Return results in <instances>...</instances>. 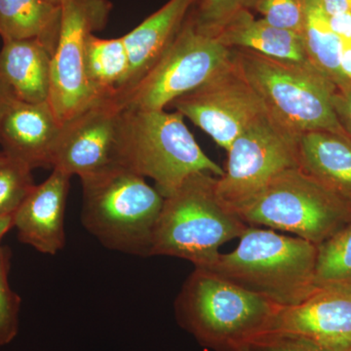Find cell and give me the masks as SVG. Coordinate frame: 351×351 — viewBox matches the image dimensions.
I'll return each mask as SVG.
<instances>
[{"mask_svg": "<svg viewBox=\"0 0 351 351\" xmlns=\"http://www.w3.org/2000/svg\"><path fill=\"white\" fill-rule=\"evenodd\" d=\"M217 180L209 173H195L164 197L151 257L182 258L195 267L208 269L223 244L243 234L249 226L219 195Z\"/></svg>", "mask_w": 351, "mask_h": 351, "instance_id": "obj_1", "label": "cell"}, {"mask_svg": "<svg viewBox=\"0 0 351 351\" xmlns=\"http://www.w3.org/2000/svg\"><path fill=\"white\" fill-rule=\"evenodd\" d=\"M239 239L234 250L219 254L207 269L282 307L300 304L318 288L317 245L253 226Z\"/></svg>", "mask_w": 351, "mask_h": 351, "instance_id": "obj_2", "label": "cell"}, {"mask_svg": "<svg viewBox=\"0 0 351 351\" xmlns=\"http://www.w3.org/2000/svg\"><path fill=\"white\" fill-rule=\"evenodd\" d=\"M279 306L212 270L195 267L175 302L176 316L201 345L237 351L269 330Z\"/></svg>", "mask_w": 351, "mask_h": 351, "instance_id": "obj_3", "label": "cell"}, {"mask_svg": "<svg viewBox=\"0 0 351 351\" xmlns=\"http://www.w3.org/2000/svg\"><path fill=\"white\" fill-rule=\"evenodd\" d=\"M233 64L260 97L267 113L289 131H330L346 136L335 112L337 86L309 62L284 61L232 49Z\"/></svg>", "mask_w": 351, "mask_h": 351, "instance_id": "obj_4", "label": "cell"}, {"mask_svg": "<svg viewBox=\"0 0 351 351\" xmlns=\"http://www.w3.org/2000/svg\"><path fill=\"white\" fill-rule=\"evenodd\" d=\"M80 181L85 230L110 250L151 257L154 228L164 201L158 191L124 166Z\"/></svg>", "mask_w": 351, "mask_h": 351, "instance_id": "obj_5", "label": "cell"}, {"mask_svg": "<svg viewBox=\"0 0 351 351\" xmlns=\"http://www.w3.org/2000/svg\"><path fill=\"white\" fill-rule=\"evenodd\" d=\"M120 154L122 165L152 179L163 197L195 173L223 175V168L201 149L177 110L123 108Z\"/></svg>", "mask_w": 351, "mask_h": 351, "instance_id": "obj_6", "label": "cell"}, {"mask_svg": "<svg viewBox=\"0 0 351 351\" xmlns=\"http://www.w3.org/2000/svg\"><path fill=\"white\" fill-rule=\"evenodd\" d=\"M248 226L287 232L319 246L351 221V207L301 168L277 176L234 208Z\"/></svg>", "mask_w": 351, "mask_h": 351, "instance_id": "obj_7", "label": "cell"}, {"mask_svg": "<svg viewBox=\"0 0 351 351\" xmlns=\"http://www.w3.org/2000/svg\"><path fill=\"white\" fill-rule=\"evenodd\" d=\"M232 64V49L198 31L186 17L173 43L151 71L114 98L128 110H166L180 97L213 80Z\"/></svg>", "mask_w": 351, "mask_h": 351, "instance_id": "obj_8", "label": "cell"}, {"mask_svg": "<svg viewBox=\"0 0 351 351\" xmlns=\"http://www.w3.org/2000/svg\"><path fill=\"white\" fill-rule=\"evenodd\" d=\"M299 137L267 113L244 131L228 151L217 191L233 209L258 195L277 176L300 167Z\"/></svg>", "mask_w": 351, "mask_h": 351, "instance_id": "obj_9", "label": "cell"}, {"mask_svg": "<svg viewBox=\"0 0 351 351\" xmlns=\"http://www.w3.org/2000/svg\"><path fill=\"white\" fill-rule=\"evenodd\" d=\"M112 7L110 0H66L62 5L48 100L62 125L100 101L87 82L85 53L88 38L105 29Z\"/></svg>", "mask_w": 351, "mask_h": 351, "instance_id": "obj_10", "label": "cell"}, {"mask_svg": "<svg viewBox=\"0 0 351 351\" xmlns=\"http://www.w3.org/2000/svg\"><path fill=\"white\" fill-rule=\"evenodd\" d=\"M169 108L181 113L228 151L237 138L267 112L234 64L202 86L180 97Z\"/></svg>", "mask_w": 351, "mask_h": 351, "instance_id": "obj_11", "label": "cell"}, {"mask_svg": "<svg viewBox=\"0 0 351 351\" xmlns=\"http://www.w3.org/2000/svg\"><path fill=\"white\" fill-rule=\"evenodd\" d=\"M123 107L115 100H101L62 125L52 169L80 179L123 166L120 128Z\"/></svg>", "mask_w": 351, "mask_h": 351, "instance_id": "obj_12", "label": "cell"}, {"mask_svg": "<svg viewBox=\"0 0 351 351\" xmlns=\"http://www.w3.org/2000/svg\"><path fill=\"white\" fill-rule=\"evenodd\" d=\"M265 332L290 335L332 350L351 351L350 289L318 287L295 306H279Z\"/></svg>", "mask_w": 351, "mask_h": 351, "instance_id": "obj_13", "label": "cell"}, {"mask_svg": "<svg viewBox=\"0 0 351 351\" xmlns=\"http://www.w3.org/2000/svg\"><path fill=\"white\" fill-rule=\"evenodd\" d=\"M62 124L49 101L13 99L0 117V145L11 160L29 168H52Z\"/></svg>", "mask_w": 351, "mask_h": 351, "instance_id": "obj_14", "label": "cell"}, {"mask_svg": "<svg viewBox=\"0 0 351 351\" xmlns=\"http://www.w3.org/2000/svg\"><path fill=\"white\" fill-rule=\"evenodd\" d=\"M71 176L53 169L49 177L34 186L14 214V228L22 243L45 255H56L66 244L64 214Z\"/></svg>", "mask_w": 351, "mask_h": 351, "instance_id": "obj_15", "label": "cell"}, {"mask_svg": "<svg viewBox=\"0 0 351 351\" xmlns=\"http://www.w3.org/2000/svg\"><path fill=\"white\" fill-rule=\"evenodd\" d=\"M196 1L169 0L137 27L122 36L130 60V71L125 86L117 97L135 87L151 71L179 34Z\"/></svg>", "mask_w": 351, "mask_h": 351, "instance_id": "obj_16", "label": "cell"}, {"mask_svg": "<svg viewBox=\"0 0 351 351\" xmlns=\"http://www.w3.org/2000/svg\"><path fill=\"white\" fill-rule=\"evenodd\" d=\"M52 55L36 39L3 40L0 50V78L17 100H49Z\"/></svg>", "mask_w": 351, "mask_h": 351, "instance_id": "obj_17", "label": "cell"}, {"mask_svg": "<svg viewBox=\"0 0 351 351\" xmlns=\"http://www.w3.org/2000/svg\"><path fill=\"white\" fill-rule=\"evenodd\" d=\"M300 168L351 207V141L330 131L299 137Z\"/></svg>", "mask_w": 351, "mask_h": 351, "instance_id": "obj_18", "label": "cell"}, {"mask_svg": "<svg viewBox=\"0 0 351 351\" xmlns=\"http://www.w3.org/2000/svg\"><path fill=\"white\" fill-rule=\"evenodd\" d=\"M228 48L253 51L284 61L309 62L302 36L256 19L251 11L237 13L216 36ZM311 63V62H309Z\"/></svg>", "mask_w": 351, "mask_h": 351, "instance_id": "obj_19", "label": "cell"}, {"mask_svg": "<svg viewBox=\"0 0 351 351\" xmlns=\"http://www.w3.org/2000/svg\"><path fill=\"white\" fill-rule=\"evenodd\" d=\"M62 25V6L45 0H0L2 40L36 39L54 54Z\"/></svg>", "mask_w": 351, "mask_h": 351, "instance_id": "obj_20", "label": "cell"}, {"mask_svg": "<svg viewBox=\"0 0 351 351\" xmlns=\"http://www.w3.org/2000/svg\"><path fill=\"white\" fill-rule=\"evenodd\" d=\"M130 60L123 38L104 39L91 34L85 53L87 82L98 100L114 99L125 86Z\"/></svg>", "mask_w": 351, "mask_h": 351, "instance_id": "obj_21", "label": "cell"}, {"mask_svg": "<svg viewBox=\"0 0 351 351\" xmlns=\"http://www.w3.org/2000/svg\"><path fill=\"white\" fill-rule=\"evenodd\" d=\"M302 38L309 62L337 87L348 85L339 69L343 40L332 31L329 18L323 11L319 0H306V21Z\"/></svg>", "mask_w": 351, "mask_h": 351, "instance_id": "obj_22", "label": "cell"}, {"mask_svg": "<svg viewBox=\"0 0 351 351\" xmlns=\"http://www.w3.org/2000/svg\"><path fill=\"white\" fill-rule=\"evenodd\" d=\"M317 287L351 290V221L318 246Z\"/></svg>", "mask_w": 351, "mask_h": 351, "instance_id": "obj_23", "label": "cell"}, {"mask_svg": "<svg viewBox=\"0 0 351 351\" xmlns=\"http://www.w3.org/2000/svg\"><path fill=\"white\" fill-rule=\"evenodd\" d=\"M260 0H197L188 15L198 31L216 36L237 13L254 10Z\"/></svg>", "mask_w": 351, "mask_h": 351, "instance_id": "obj_24", "label": "cell"}, {"mask_svg": "<svg viewBox=\"0 0 351 351\" xmlns=\"http://www.w3.org/2000/svg\"><path fill=\"white\" fill-rule=\"evenodd\" d=\"M11 251L0 244V346L8 345L19 331L21 298L11 289Z\"/></svg>", "mask_w": 351, "mask_h": 351, "instance_id": "obj_25", "label": "cell"}, {"mask_svg": "<svg viewBox=\"0 0 351 351\" xmlns=\"http://www.w3.org/2000/svg\"><path fill=\"white\" fill-rule=\"evenodd\" d=\"M32 170L9 159L0 168V217L14 215L34 186Z\"/></svg>", "mask_w": 351, "mask_h": 351, "instance_id": "obj_26", "label": "cell"}, {"mask_svg": "<svg viewBox=\"0 0 351 351\" xmlns=\"http://www.w3.org/2000/svg\"><path fill=\"white\" fill-rule=\"evenodd\" d=\"M254 10L270 25L302 36L306 0H260Z\"/></svg>", "mask_w": 351, "mask_h": 351, "instance_id": "obj_27", "label": "cell"}, {"mask_svg": "<svg viewBox=\"0 0 351 351\" xmlns=\"http://www.w3.org/2000/svg\"><path fill=\"white\" fill-rule=\"evenodd\" d=\"M255 351H338L299 337L265 332L249 346Z\"/></svg>", "mask_w": 351, "mask_h": 351, "instance_id": "obj_28", "label": "cell"}, {"mask_svg": "<svg viewBox=\"0 0 351 351\" xmlns=\"http://www.w3.org/2000/svg\"><path fill=\"white\" fill-rule=\"evenodd\" d=\"M332 105L339 123L351 141V84L337 87Z\"/></svg>", "mask_w": 351, "mask_h": 351, "instance_id": "obj_29", "label": "cell"}, {"mask_svg": "<svg viewBox=\"0 0 351 351\" xmlns=\"http://www.w3.org/2000/svg\"><path fill=\"white\" fill-rule=\"evenodd\" d=\"M332 31L341 40H351V12L337 14L328 16Z\"/></svg>", "mask_w": 351, "mask_h": 351, "instance_id": "obj_30", "label": "cell"}, {"mask_svg": "<svg viewBox=\"0 0 351 351\" xmlns=\"http://www.w3.org/2000/svg\"><path fill=\"white\" fill-rule=\"evenodd\" d=\"M339 69L346 84H351V40L341 41Z\"/></svg>", "mask_w": 351, "mask_h": 351, "instance_id": "obj_31", "label": "cell"}, {"mask_svg": "<svg viewBox=\"0 0 351 351\" xmlns=\"http://www.w3.org/2000/svg\"><path fill=\"white\" fill-rule=\"evenodd\" d=\"M319 2L327 16L351 12V0H319Z\"/></svg>", "mask_w": 351, "mask_h": 351, "instance_id": "obj_32", "label": "cell"}, {"mask_svg": "<svg viewBox=\"0 0 351 351\" xmlns=\"http://www.w3.org/2000/svg\"><path fill=\"white\" fill-rule=\"evenodd\" d=\"M13 99H15L13 95L11 94L8 88H7L4 82H2L1 78H0V117L5 112L7 107L12 101Z\"/></svg>", "mask_w": 351, "mask_h": 351, "instance_id": "obj_33", "label": "cell"}, {"mask_svg": "<svg viewBox=\"0 0 351 351\" xmlns=\"http://www.w3.org/2000/svg\"><path fill=\"white\" fill-rule=\"evenodd\" d=\"M14 228V215L0 217V241L5 237L6 233Z\"/></svg>", "mask_w": 351, "mask_h": 351, "instance_id": "obj_34", "label": "cell"}, {"mask_svg": "<svg viewBox=\"0 0 351 351\" xmlns=\"http://www.w3.org/2000/svg\"><path fill=\"white\" fill-rule=\"evenodd\" d=\"M9 158L6 156V154H4L3 152H0V168L2 167V166L5 165L7 162H8Z\"/></svg>", "mask_w": 351, "mask_h": 351, "instance_id": "obj_35", "label": "cell"}, {"mask_svg": "<svg viewBox=\"0 0 351 351\" xmlns=\"http://www.w3.org/2000/svg\"><path fill=\"white\" fill-rule=\"evenodd\" d=\"M49 3L55 4V5L62 6L66 1V0H45Z\"/></svg>", "mask_w": 351, "mask_h": 351, "instance_id": "obj_36", "label": "cell"}, {"mask_svg": "<svg viewBox=\"0 0 351 351\" xmlns=\"http://www.w3.org/2000/svg\"><path fill=\"white\" fill-rule=\"evenodd\" d=\"M237 351H255L254 350H252L251 348H249V346H244V348H240V350Z\"/></svg>", "mask_w": 351, "mask_h": 351, "instance_id": "obj_37", "label": "cell"}]
</instances>
